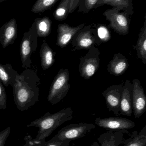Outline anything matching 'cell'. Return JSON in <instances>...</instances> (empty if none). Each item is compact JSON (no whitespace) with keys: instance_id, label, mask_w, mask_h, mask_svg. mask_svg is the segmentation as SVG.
<instances>
[{"instance_id":"30","label":"cell","mask_w":146,"mask_h":146,"mask_svg":"<svg viewBox=\"0 0 146 146\" xmlns=\"http://www.w3.org/2000/svg\"><path fill=\"white\" fill-rule=\"evenodd\" d=\"M11 133L10 127L7 128L0 132V146H4L6 141Z\"/></svg>"},{"instance_id":"2","label":"cell","mask_w":146,"mask_h":146,"mask_svg":"<svg viewBox=\"0 0 146 146\" xmlns=\"http://www.w3.org/2000/svg\"><path fill=\"white\" fill-rule=\"evenodd\" d=\"M73 110L71 107H67L54 114L49 112L43 116L36 119L27 124L28 127H34L38 128L36 139H45L51 134L58 127L73 118Z\"/></svg>"},{"instance_id":"7","label":"cell","mask_w":146,"mask_h":146,"mask_svg":"<svg viewBox=\"0 0 146 146\" xmlns=\"http://www.w3.org/2000/svg\"><path fill=\"white\" fill-rule=\"evenodd\" d=\"M100 55L98 48L92 46L85 56L81 57L79 72L81 77L89 80L97 72L100 66Z\"/></svg>"},{"instance_id":"11","label":"cell","mask_w":146,"mask_h":146,"mask_svg":"<svg viewBox=\"0 0 146 146\" xmlns=\"http://www.w3.org/2000/svg\"><path fill=\"white\" fill-rule=\"evenodd\" d=\"M132 106L135 118H139L146 111V96L139 79L133 80Z\"/></svg>"},{"instance_id":"17","label":"cell","mask_w":146,"mask_h":146,"mask_svg":"<svg viewBox=\"0 0 146 146\" xmlns=\"http://www.w3.org/2000/svg\"><path fill=\"white\" fill-rule=\"evenodd\" d=\"M104 5H110L113 7L117 8L131 16L133 14V0H99L94 8Z\"/></svg>"},{"instance_id":"10","label":"cell","mask_w":146,"mask_h":146,"mask_svg":"<svg viewBox=\"0 0 146 146\" xmlns=\"http://www.w3.org/2000/svg\"><path fill=\"white\" fill-rule=\"evenodd\" d=\"M123 83L119 85L109 87L102 93L104 97L107 108L109 111H112L116 116L120 114L121 98L123 91Z\"/></svg>"},{"instance_id":"29","label":"cell","mask_w":146,"mask_h":146,"mask_svg":"<svg viewBox=\"0 0 146 146\" xmlns=\"http://www.w3.org/2000/svg\"><path fill=\"white\" fill-rule=\"evenodd\" d=\"M7 96L5 88L0 81V109L5 110L7 107Z\"/></svg>"},{"instance_id":"14","label":"cell","mask_w":146,"mask_h":146,"mask_svg":"<svg viewBox=\"0 0 146 146\" xmlns=\"http://www.w3.org/2000/svg\"><path fill=\"white\" fill-rule=\"evenodd\" d=\"M133 85L129 80H127L123 86L120 105V114L131 116L133 113L132 93Z\"/></svg>"},{"instance_id":"33","label":"cell","mask_w":146,"mask_h":146,"mask_svg":"<svg viewBox=\"0 0 146 146\" xmlns=\"http://www.w3.org/2000/svg\"><path fill=\"white\" fill-rule=\"evenodd\" d=\"M7 1V0H0V3L4 1Z\"/></svg>"},{"instance_id":"24","label":"cell","mask_w":146,"mask_h":146,"mask_svg":"<svg viewBox=\"0 0 146 146\" xmlns=\"http://www.w3.org/2000/svg\"><path fill=\"white\" fill-rule=\"evenodd\" d=\"M59 0H37L31 9L35 13H43L51 9Z\"/></svg>"},{"instance_id":"16","label":"cell","mask_w":146,"mask_h":146,"mask_svg":"<svg viewBox=\"0 0 146 146\" xmlns=\"http://www.w3.org/2000/svg\"><path fill=\"white\" fill-rule=\"evenodd\" d=\"M129 67V64L126 56L121 53L114 54L113 58L107 66V70L109 74L115 76L123 74Z\"/></svg>"},{"instance_id":"5","label":"cell","mask_w":146,"mask_h":146,"mask_svg":"<svg viewBox=\"0 0 146 146\" xmlns=\"http://www.w3.org/2000/svg\"><path fill=\"white\" fill-rule=\"evenodd\" d=\"M117 8L113 7L106 10L103 15L109 21V28L112 29L118 34L126 36L129 33L130 19L129 15Z\"/></svg>"},{"instance_id":"26","label":"cell","mask_w":146,"mask_h":146,"mask_svg":"<svg viewBox=\"0 0 146 146\" xmlns=\"http://www.w3.org/2000/svg\"><path fill=\"white\" fill-rule=\"evenodd\" d=\"M99 0H81L78 9V12L87 13L95 8Z\"/></svg>"},{"instance_id":"6","label":"cell","mask_w":146,"mask_h":146,"mask_svg":"<svg viewBox=\"0 0 146 146\" xmlns=\"http://www.w3.org/2000/svg\"><path fill=\"white\" fill-rule=\"evenodd\" d=\"M97 35L96 29L91 25L84 26L78 31L71 40L73 48L72 51L80 50H88L91 46L101 44Z\"/></svg>"},{"instance_id":"4","label":"cell","mask_w":146,"mask_h":146,"mask_svg":"<svg viewBox=\"0 0 146 146\" xmlns=\"http://www.w3.org/2000/svg\"><path fill=\"white\" fill-rule=\"evenodd\" d=\"M38 36L34 21L29 31L25 33L20 45V54L22 67L25 69L31 66V56L35 53L38 46Z\"/></svg>"},{"instance_id":"28","label":"cell","mask_w":146,"mask_h":146,"mask_svg":"<svg viewBox=\"0 0 146 146\" xmlns=\"http://www.w3.org/2000/svg\"><path fill=\"white\" fill-rule=\"evenodd\" d=\"M71 141H62L54 136L48 141H45L43 146H68Z\"/></svg>"},{"instance_id":"27","label":"cell","mask_w":146,"mask_h":146,"mask_svg":"<svg viewBox=\"0 0 146 146\" xmlns=\"http://www.w3.org/2000/svg\"><path fill=\"white\" fill-rule=\"evenodd\" d=\"M24 140L25 144L22 146H43L46 141L45 139L40 140L33 139L28 133L27 134Z\"/></svg>"},{"instance_id":"9","label":"cell","mask_w":146,"mask_h":146,"mask_svg":"<svg viewBox=\"0 0 146 146\" xmlns=\"http://www.w3.org/2000/svg\"><path fill=\"white\" fill-rule=\"evenodd\" d=\"M95 123L107 131L128 130L135 126L134 122L127 118L121 117H97L95 119Z\"/></svg>"},{"instance_id":"18","label":"cell","mask_w":146,"mask_h":146,"mask_svg":"<svg viewBox=\"0 0 146 146\" xmlns=\"http://www.w3.org/2000/svg\"><path fill=\"white\" fill-rule=\"evenodd\" d=\"M19 74L9 63L2 65L0 63V81L6 87L13 85L15 82L16 77Z\"/></svg>"},{"instance_id":"22","label":"cell","mask_w":146,"mask_h":146,"mask_svg":"<svg viewBox=\"0 0 146 146\" xmlns=\"http://www.w3.org/2000/svg\"><path fill=\"white\" fill-rule=\"evenodd\" d=\"M35 21L38 37H46L50 34L52 23L49 17L45 16L43 18H37L35 20Z\"/></svg>"},{"instance_id":"23","label":"cell","mask_w":146,"mask_h":146,"mask_svg":"<svg viewBox=\"0 0 146 146\" xmlns=\"http://www.w3.org/2000/svg\"><path fill=\"white\" fill-rule=\"evenodd\" d=\"M70 0H61L53 13L54 18L57 20L62 21L67 19L69 14Z\"/></svg>"},{"instance_id":"15","label":"cell","mask_w":146,"mask_h":146,"mask_svg":"<svg viewBox=\"0 0 146 146\" xmlns=\"http://www.w3.org/2000/svg\"><path fill=\"white\" fill-rule=\"evenodd\" d=\"M129 133L128 130H109L101 135L97 141L101 146H119L123 144L125 135Z\"/></svg>"},{"instance_id":"19","label":"cell","mask_w":146,"mask_h":146,"mask_svg":"<svg viewBox=\"0 0 146 146\" xmlns=\"http://www.w3.org/2000/svg\"><path fill=\"white\" fill-rule=\"evenodd\" d=\"M39 54L41 67L43 70H47L55 62L56 53L53 51L46 42H44L41 45Z\"/></svg>"},{"instance_id":"31","label":"cell","mask_w":146,"mask_h":146,"mask_svg":"<svg viewBox=\"0 0 146 146\" xmlns=\"http://www.w3.org/2000/svg\"><path fill=\"white\" fill-rule=\"evenodd\" d=\"M81 0H70L69 3V14L72 13L74 12L79 6Z\"/></svg>"},{"instance_id":"32","label":"cell","mask_w":146,"mask_h":146,"mask_svg":"<svg viewBox=\"0 0 146 146\" xmlns=\"http://www.w3.org/2000/svg\"><path fill=\"white\" fill-rule=\"evenodd\" d=\"M89 146H100V145H99V143H98L97 142H93V143L91 145Z\"/></svg>"},{"instance_id":"25","label":"cell","mask_w":146,"mask_h":146,"mask_svg":"<svg viewBox=\"0 0 146 146\" xmlns=\"http://www.w3.org/2000/svg\"><path fill=\"white\" fill-rule=\"evenodd\" d=\"M97 35L101 43H105L111 38V34L109 27L103 25H98L96 28Z\"/></svg>"},{"instance_id":"12","label":"cell","mask_w":146,"mask_h":146,"mask_svg":"<svg viewBox=\"0 0 146 146\" xmlns=\"http://www.w3.org/2000/svg\"><path fill=\"white\" fill-rule=\"evenodd\" d=\"M85 24L83 23L78 26L73 27L66 23L59 24L57 26V46L61 48L67 47L75 34L85 26Z\"/></svg>"},{"instance_id":"34","label":"cell","mask_w":146,"mask_h":146,"mask_svg":"<svg viewBox=\"0 0 146 146\" xmlns=\"http://www.w3.org/2000/svg\"><path fill=\"white\" fill-rule=\"evenodd\" d=\"M68 146H69V145H68Z\"/></svg>"},{"instance_id":"3","label":"cell","mask_w":146,"mask_h":146,"mask_svg":"<svg viewBox=\"0 0 146 146\" xmlns=\"http://www.w3.org/2000/svg\"><path fill=\"white\" fill-rule=\"evenodd\" d=\"M69 79L68 69L59 70L51 83L47 98L48 102L52 105L61 102L67 94L71 87Z\"/></svg>"},{"instance_id":"13","label":"cell","mask_w":146,"mask_h":146,"mask_svg":"<svg viewBox=\"0 0 146 146\" xmlns=\"http://www.w3.org/2000/svg\"><path fill=\"white\" fill-rule=\"evenodd\" d=\"M17 27L16 19H12L0 28V43L3 48L14 43L18 34Z\"/></svg>"},{"instance_id":"1","label":"cell","mask_w":146,"mask_h":146,"mask_svg":"<svg viewBox=\"0 0 146 146\" xmlns=\"http://www.w3.org/2000/svg\"><path fill=\"white\" fill-rule=\"evenodd\" d=\"M40 79L36 67L25 69L13 85L14 101L21 111L27 110L39 101Z\"/></svg>"},{"instance_id":"8","label":"cell","mask_w":146,"mask_h":146,"mask_svg":"<svg viewBox=\"0 0 146 146\" xmlns=\"http://www.w3.org/2000/svg\"><path fill=\"white\" fill-rule=\"evenodd\" d=\"M96 127L93 123H72L62 128L55 136L61 140L71 141L85 137Z\"/></svg>"},{"instance_id":"21","label":"cell","mask_w":146,"mask_h":146,"mask_svg":"<svg viewBox=\"0 0 146 146\" xmlns=\"http://www.w3.org/2000/svg\"><path fill=\"white\" fill-rule=\"evenodd\" d=\"M123 146H146V126L145 125L140 132L134 131L130 137L124 140Z\"/></svg>"},{"instance_id":"20","label":"cell","mask_w":146,"mask_h":146,"mask_svg":"<svg viewBox=\"0 0 146 146\" xmlns=\"http://www.w3.org/2000/svg\"><path fill=\"white\" fill-rule=\"evenodd\" d=\"M145 16L144 25L141 27L139 34V38L136 45H133V48L137 52V55L139 59L142 60L143 64L146 63V19Z\"/></svg>"}]
</instances>
